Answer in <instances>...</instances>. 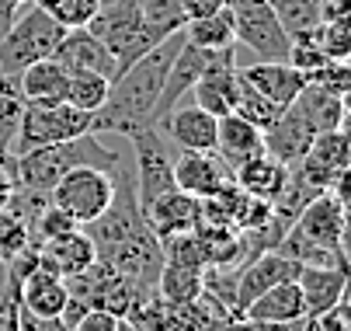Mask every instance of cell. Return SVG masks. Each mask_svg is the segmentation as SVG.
<instances>
[{"label": "cell", "instance_id": "30", "mask_svg": "<svg viewBox=\"0 0 351 331\" xmlns=\"http://www.w3.org/2000/svg\"><path fill=\"white\" fill-rule=\"evenodd\" d=\"M268 4H271V11L278 14V21H282V28L289 32V38L303 35V32H310V28H317V25L324 21L320 0H268Z\"/></svg>", "mask_w": 351, "mask_h": 331}, {"label": "cell", "instance_id": "21", "mask_svg": "<svg viewBox=\"0 0 351 331\" xmlns=\"http://www.w3.org/2000/svg\"><path fill=\"white\" fill-rule=\"evenodd\" d=\"M53 60L63 63L66 70H94V73L115 77V60H112V53H108L87 28H70V32L60 38Z\"/></svg>", "mask_w": 351, "mask_h": 331}, {"label": "cell", "instance_id": "26", "mask_svg": "<svg viewBox=\"0 0 351 331\" xmlns=\"http://www.w3.org/2000/svg\"><path fill=\"white\" fill-rule=\"evenodd\" d=\"M202 282L206 272L202 269H191V265H178V262H164L160 279H157V293L167 307H188L202 297Z\"/></svg>", "mask_w": 351, "mask_h": 331}, {"label": "cell", "instance_id": "14", "mask_svg": "<svg viewBox=\"0 0 351 331\" xmlns=\"http://www.w3.org/2000/svg\"><path fill=\"white\" fill-rule=\"evenodd\" d=\"M317 139V129L306 122V115L295 105L282 109V115L265 129V154L275 157L285 168H295L303 161V154L310 150V144Z\"/></svg>", "mask_w": 351, "mask_h": 331}, {"label": "cell", "instance_id": "17", "mask_svg": "<svg viewBox=\"0 0 351 331\" xmlns=\"http://www.w3.org/2000/svg\"><path fill=\"white\" fill-rule=\"evenodd\" d=\"M295 286L303 293L306 317L327 314L348 297V269H324V265H303L295 275Z\"/></svg>", "mask_w": 351, "mask_h": 331}, {"label": "cell", "instance_id": "44", "mask_svg": "<svg viewBox=\"0 0 351 331\" xmlns=\"http://www.w3.org/2000/svg\"><path fill=\"white\" fill-rule=\"evenodd\" d=\"M101 4H112V0H101Z\"/></svg>", "mask_w": 351, "mask_h": 331}, {"label": "cell", "instance_id": "34", "mask_svg": "<svg viewBox=\"0 0 351 331\" xmlns=\"http://www.w3.org/2000/svg\"><path fill=\"white\" fill-rule=\"evenodd\" d=\"M240 119H247L250 126H258L261 133L282 115V109L275 105V102H268L265 98V94L261 91H254V87H250V84H243L240 87V98H237V109H233Z\"/></svg>", "mask_w": 351, "mask_h": 331}, {"label": "cell", "instance_id": "8", "mask_svg": "<svg viewBox=\"0 0 351 331\" xmlns=\"http://www.w3.org/2000/svg\"><path fill=\"white\" fill-rule=\"evenodd\" d=\"M132 150V181H136V203L139 213L174 188V154L160 129H143L129 136Z\"/></svg>", "mask_w": 351, "mask_h": 331}, {"label": "cell", "instance_id": "24", "mask_svg": "<svg viewBox=\"0 0 351 331\" xmlns=\"http://www.w3.org/2000/svg\"><path fill=\"white\" fill-rule=\"evenodd\" d=\"M292 105L306 115V122H310L317 133H334V129H344V115H348V94H334V91H327V87L303 84V91H299V98H295Z\"/></svg>", "mask_w": 351, "mask_h": 331}, {"label": "cell", "instance_id": "25", "mask_svg": "<svg viewBox=\"0 0 351 331\" xmlns=\"http://www.w3.org/2000/svg\"><path fill=\"white\" fill-rule=\"evenodd\" d=\"M243 317H254V321H306L303 293H299L295 279L278 282V286L265 290L258 300H250Z\"/></svg>", "mask_w": 351, "mask_h": 331}, {"label": "cell", "instance_id": "31", "mask_svg": "<svg viewBox=\"0 0 351 331\" xmlns=\"http://www.w3.org/2000/svg\"><path fill=\"white\" fill-rule=\"evenodd\" d=\"M32 4L70 32V28H87L97 8H101V0H32Z\"/></svg>", "mask_w": 351, "mask_h": 331}, {"label": "cell", "instance_id": "27", "mask_svg": "<svg viewBox=\"0 0 351 331\" xmlns=\"http://www.w3.org/2000/svg\"><path fill=\"white\" fill-rule=\"evenodd\" d=\"M184 42L195 45V49L206 53H219V49H233L237 45V32H233V18L230 11H216L213 18H198L184 25Z\"/></svg>", "mask_w": 351, "mask_h": 331}, {"label": "cell", "instance_id": "29", "mask_svg": "<svg viewBox=\"0 0 351 331\" xmlns=\"http://www.w3.org/2000/svg\"><path fill=\"white\" fill-rule=\"evenodd\" d=\"M139 14H143L146 32L154 35V42H164L188 25L178 0H139Z\"/></svg>", "mask_w": 351, "mask_h": 331}, {"label": "cell", "instance_id": "43", "mask_svg": "<svg viewBox=\"0 0 351 331\" xmlns=\"http://www.w3.org/2000/svg\"><path fill=\"white\" fill-rule=\"evenodd\" d=\"M11 4H28V0H11Z\"/></svg>", "mask_w": 351, "mask_h": 331}, {"label": "cell", "instance_id": "39", "mask_svg": "<svg viewBox=\"0 0 351 331\" xmlns=\"http://www.w3.org/2000/svg\"><path fill=\"white\" fill-rule=\"evenodd\" d=\"M230 331H303V321H254V317H237Z\"/></svg>", "mask_w": 351, "mask_h": 331}, {"label": "cell", "instance_id": "11", "mask_svg": "<svg viewBox=\"0 0 351 331\" xmlns=\"http://www.w3.org/2000/svg\"><path fill=\"white\" fill-rule=\"evenodd\" d=\"M154 129L164 133V139L181 154V150H191V154H213L216 150V129H219V119L202 112L195 102H181L174 105Z\"/></svg>", "mask_w": 351, "mask_h": 331}, {"label": "cell", "instance_id": "35", "mask_svg": "<svg viewBox=\"0 0 351 331\" xmlns=\"http://www.w3.org/2000/svg\"><path fill=\"white\" fill-rule=\"evenodd\" d=\"M28 223L8 209V206H0V262H8L11 255H18L25 244H28Z\"/></svg>", "mask_w": 351, "mask_h": 331}, {"label": "cell", "instance_id": "6", "mask_svg": "<svg viewBox=\"0 0 351 331\" xmlns=\"http://www.w3.org/2000/svg\"><path fill=\"white\" fill-rule=\"evenodd\" d=\"M94 115L70 109L66 102L60 105H25L21 119H18V133H14V157L25 150H38V147H53V144H66L84 133H90Z\"/></svg>", "mask_w": 351, "mask_h": 331}, {"label": "cell", "instance_id": "7", "mask_svg": "<svg viewBox=\"0 0 351 331\" xmlns=\"http://www.w3.org/2000/svg\"><path fill=\"white\" fill-rule=\"evenodd\" d=\"M226 11L233 18L237 49H247L254 60H289L292 38L268 0H226Z\"/></svg>", "mask_w": 351, "mask_h": 331}, {"label": "cell", "instance_id": "28", "mask_svg": "<svg viewBox=\"0 0 351 331\" xmlns=\"http://www.w3.org/2000/svg\"><path fill=\"white\" fill-rule=\"evenodd\" d=\"M108 91H112V77L94 73V70H70L63 102H66L70 109H80V112H90V115H94L97 109L105 105Z\"/></svg>", "mask_w": 351, "mask_h": 331}, {"label": "cell", "instance_id": "22", "mask_svg": "<svg viewBox=\"0 0 351 331\" xmlns=\"http://www.w3.org/2000/svg\"><path fill=\"white\" fill-rule=\"evenodd\" d=\"M94 262H97V248H94L87 230H73L60 241L42 244V269H49L60 279H73L84 269H90Z\"/></svg>", "mask_w": 351, "mask_h": 331}, {"label": "cell", "instance_id": "37", "mask_svg": "<svg viewBox=\"0 0 351 331\" xmlns=\"http://www.w3.org/2000/svg\"><path fill=\"white\" fill-rule=\"evenodd\" d=\"M303 331H351V321H348V300H341V304L330 307L327 314L306 317V321H303Z\"/></svg>", "mask_w": 351, "mask_h": 331}, {"label": "cell", "instance_id": "40", "mask_svg": "<svg viewBox=\"0 0 351 331\" xmlns=\"http://www.w3.org/2000/svg\"><path fill=\"white\" fill-rule=\"evenodd\" d=\"M184 21H198V18H213L216 11L226 8V0H178Z\"/></svg>", "mask_w": 351, "mask_h": 331}, {"label": "cell", "instance_id": "19", "mask_svg": "<svg viewBox=\"0 0 351 331\" xmlns=\"http://www.w3.org/2000/svg\"><path fill=\"white\" fill-rule=\"evenodd\" d=\"M70 293H66V279L53 275L49 269H35L21 286L14 290V304L35 317H60L66 307Z\"/></svg>", "mask_w": 351, "mask_h": 331}, {"label": "cell", "instance_id": "41", "mask_svg": "<svg viewBox=\"0 0 351 331\" xmlns=\"http://www.w3.org/2000/svg\"><path fill=\"white\" fill-rule=\"evenodd\" d=\"M18 331H66V328L60 324V317H35L18 307Z\"/></svg>", "mask_w": 351, "mask_h": 331}, {"label": "cell", "instance_id": "15", "mask_svg": "<svg viewBox=\"0 0 351 331\" xmlns=\"http://www.w3.org/2000/svg\"><path fill=\"white\" fill-rule=\"evenodd\" d=\"M237 70H240V80L243 84L261 91L265 98L275 102L278 109H289L299 98L303 84H306V77L299 73L292 63H285V60H254V63H243Z\"/></svg>", "mask_w": 351, "mask_h": 331}, {"label": "cell", "instance_id": "2", "mask_svg": "<svg viewBox=\"0 0 351 331\" xmlns=\"http://www.w3.org/2000/svg\"><path fill=\"white\" fill-rule=\"evenodd\" d=\"M344 199L341 188L313 196L303 209L295 213L292 227L278 241L275 251L299 265H324V269H348L344 265Z\"/></svg>", "mask_w": 351, "mask_h": 331}, {"label": "cell", "instance_id": "16", "mask_svg": "<svg viewBox=\"0 0 351 331\" xmlns=\"http://www.w3.org/2000/svg\"><path fill=\"white\" fill-rule=\"evenodd\" d=\"M143 223L149 227V233L157 241H171V238H181V233H191L202 223V213H198V199L171 188V192H164L160 199H154L143 209Z\"/></svg>", "mask_w": 351, "mask_h": 331}, {"label": "cell", "instance_id": "3", "mask_svg": "<svg viewBox=\"0 0 351 331\" xmlns=\"http://www.w3.org/2000/svg\"><path fill=\"white\" fill-rule=\"evenodd\" d=\"M87 32L105 45L115 60V77L125 73L136 60H143L149 49H154V35L146 32L143 14H139V0H112V4H101L97 14L90 18ZM112 77V80H115Z\"/></svg>", "mask_w": 351, "mask_h": 331}, {"label": "cell", "instance_id": "5", "mask_svg": "<svg viewBox=\"0 0 351 331\" xmlns=\"http://www.w3.org/2000/svg\"><path fill=\"white\" fill-rule=\"evenodd\" d=\"M66 35L63 25H56L42 8H35L32 0L18 8V18L11 25V32L0 42V73L18 77L25 67L49 60L56 53L60 38Z\"/></svg>", "mask_w": 351, "mask_h": 331}, {"label": "cell", "instance_id": "9", "mask_svg": "<svg viewBox=\"0 0 351 331\" xmlns=\"http://www.w3.org/2000/svg\"><path fill=\"white\" fill-rule=\"evenodd\" d=\"M344 171H348V133L334 129V133H317L303 161L292 168V178L306 188V196H320L344 185Z\"/></svg>", "mask_w": 351, "mask_h": 331}, {"label": "cell", "instance_id": "18", "mask_svg": "<svg viewBox=\"0 0 351 331\" xmlns=\"http://www.w3.org/2000/svg\"><path fill=\"white\" fill-rule=\"evenodd\" d=\"M230 171H237L240 164L254 161L265 154V133L258 126H250L247 119H240L237 112L223 115L219 119V129H216V150H213Z\"/></svg>", "mask_w": 351, "mask_h": 331}, {"label": "cell", "instance_id": "33", "mask_svg": "<svg viewBox=\"0 0 351 331\" xmlns=\"http://www.w3.org/2000/svg\"><path fill=\"white\" fill-rule=\"evenodd\" d=\"M21 109H25V102L18 94V77L0 73V150H8L14 144Z\"/></svg>", "mask_w": 351, "mask_h": 331}, {"label": "cell", "instance_id": "1", "mask_svg": "<svg viewBox=\"0 0 351 331\" xmlns=\"http://www.w3.org/2000/svg\"><path fill=\"white\" fill-rule=\"evenodd\" d=\"M184 45V28L174 32L171 38L157 42L143 60H136L125 73L112 80V91L105 105L94 112L90 133H115V136H136L143 129H154V112L160 102V87L167 77V67L174 53Z\"/></svg>", "mask_w": 351, "mask_h": 331}, {"label": "cell", "instance_id": "36", "mask_svg": "<svg viewBox=\"0 0 351 331\" xmlns=\"http://www.w3.org/2000/svg\"><path fill=\"white\" fill-rule=\"evenodd\" d=\"M310 35L324 49L327 60H348V49H351V42H348V21H320L317 28H310Z\"/></svg>", "mask_w": 351, "mask_h": 331}, {"label": "cell", "instance_id": "32", "mask_svg": "<svg viewBox=\"0 0 351 331\" xmlns=\"http://www.w3.org/2000/svg\"><path fill=\"white\" fill-rule=\"evenodd\" d=\"M73 230H80V223L73 220V216H66L63 209H56L53 203H45L42 209H38V216L28 223V238H32V244H49V241H60V238H66V233H73Z\"/></svg>", "mask_w": 351, "mask_h": 331}, {"label": "cell", "instance_id": "20", "mask_svg": "<svg viewBox=\"0 0 351 331\" xmlns=\"http://www.w3.org/2000/svg\"><path fill=\"white\" fill-rule=\"evenodd\" d=\"M289 171H292V168L278 164V161L268 157V154H261V157L247 161V164H240V168L233 171V185L240 188L243 196L275 206V203L282 199V192H285V185H289Z\"/></svg>", "mask_w": 351, "mask_h": 331}, {"label": "cell", "instance_id": "13", "mask_svg": "<svg viewBox=\"0 0 351 331\" xmlns=\"http://www.w3.org/2000/svg\"><path fill=\"white\" fill-rule=\"evenodd\" d=\"M233 185V171L216 154H174V188L191 199H209L219 188Z\"/></svg>", "mask_w": 351, "mask_h": 331}, {"label": "cell", "instance_id": "38", "mask_svg": "<svg viewBox=\"0 0 351 331\" xmlns=\"http://www.w3.org/2000/svg\"><path fill=\"white\" fill-rule=\"evenodd\" d=\"M70 331H122V317L105 310V307H90V310H84V317Z\"/></svg>", "mask_w": 351, "mask_h": 331}, {"label": "cell", "instance_id": "10", "mask_svg": "<svg viewBox=\"0 0 351 331\" xmlns=\"http://www.w3.org/2000/svg\"><path fill=\"white\" fill-rule=\"evenodd\" d=\"M240 87H243V80H240V70H237V45H233V49L213 53L206 73L198 77V84L191 87L188 98L202 109V112L223 119V115H230V112L237 109Z\"/></svg>", "mask_w": 351, "mask_h": 331}, {"label": "cell", "instance_id": "12", "mask_svg": "<svg viewBox=\"0 0 351 331\" xmlns=\"http://www.w3.org/2000/svg\"><path fill=\"white\" fill-rule=\"evenodd\" d=\"M299 269H303V265L292 262V258H285L282 251H265V255H258V258H250L243 269H237V272H233V310H237V317H243L247 304L258 300L265 290L278 286V282L295 279Z\"/></svg>", "mask_w": 351, "mask_h": 331}, {"label": "cell", "instance_id": "23", "mask_svg": "<svg viewBox=\"0 0 351 331\" xmlns=\"http://www.w3.org/2000/svg\"><path fill=\"white\" fill-rule=\"evenodd\" d=\"M66 77H70V70L63 63H56L53 56L38 60L18 73V94L25 105H60L66 94Z\"/></svg>", "mask_w": 351, "mask_h": 331}, {"label": "cell", "instance_id": "4", "mask_svg": "<svg viewBox=\"0 0 351 331\" xmlns=\"http://www.w3.org/2000/svg\"><path fill=\"white\" fill-rule=\"evenodd\" d=\"M115 188H119V174H108L105 168H94V164H77L49 188V203L63 209L66 216H73L80 227H87L112 209Z\"/></svg>", "mask_w": 351, "mask_h": 331}, {"label": "cell", "instance_id": "42", "mask_svg": "<svg viewBox=\"0 0 351 331\" xmlns=\"http://www.w3.org/2000/svg\"><path fill=\"white\" fill-rule=\"evenodd\" d=\"M18 8H21V4L0 0V42H4V35L11 32V25H14V18H18Z\"/></svg>", "mask_w": 351, "mask_h": 331}]
</instances>
